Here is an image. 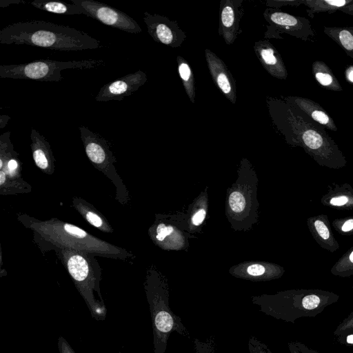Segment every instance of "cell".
Instances as JSON below:
<instances>
[{"label": "cell", "mask_w": 353, "mask_h": 353, "mask_svg": "<svg viewBox=\"0 0 353 353\" xmlns=\"http://www.w3.org/2000/svg\"><path fill=\"white\" fill-rule=\"evenodd\" d=\"M268 113L275 128L294 145H301L315 158L339 159L342 154L322 125L282 98L266 99Z\"/></svg>", "instance_id": "6da1fadb"}, {"label": "cell", "mask_w": 353, "mask_h": 353, "mask_svg": "<svg viewBox=\"0 0 353 353\" xmlns=\"http://www.w3.org/2000/svg\"><path fill=\"white\" fill-rule=\"evenodd\" d=\"M0 43L25 44L61 51L101 47L99 41L84 32L41 20L16 22L3 28L0 30Z\"/></svg>", "instance_id": "7a4b0ae2"}, {"label": "cell", "mask_w": 353, "mask_h": 353, "mask_svg": "<svg viewBox=\"0 0 353 353\" xmlns=\"http://www.w3.org/2000/svg\"><path fill=\"white\" fill-rule=\"evenodd\" d=\"M17 219L41 239L55 248H68L92 256L128 261L132 254L127 250L92 235L83 229L57 218L41 221L26 214Z\"/></svg>", "instance_id": "3957f363"}, {"label": "cell", "mask_w": 353, "mask_h": 353, "mask_svg": "<svg viewBox=\"0 0 353 353\" xmlns=\"http://www.w3.org/2000/svg\"><path fill=\"white\" fill-rule=\"evenodd\" d=\"M55 251L92 317L97 321L105 320L107 309L100 290L101 270L93 256L68 248H55Z\"/></svg>", "instance_id": "277c9868"}, {"label": "cell", "mask_w": 353, "mask_h": 353, "mask_svg": "<svg viewBox=\"0 0 353 353\" xmlns=\"http://www.w3.org/2000/svg\"><path fill=\"white\" fill-rule=\"evenodd\" d=\"M146 296L152 319L154 353H165L168 339L173 332L189 337L181 319L171 310L168 294L163 288L152 283L145 287Z\"/></svg>", "instance_id": "5b68a950"}, {"label": "cell", "mask_w": 353, "mask_h": 353, "mask_svg": "<svg viewBox=\"0 0 353 353\" xmlns=\"http://www.w3.org/2000/svg\"><path fill=\"white\" fill-rule=\"evenodd\" d=\"M105 65L102 59L61 61L50 59L0 65V77L29 79L39 81H60L61 72L65 69H90Z\"/></svg>", "instance_id": "8992f818"}, {"label": "cell", "mask_w": 353, "mask_h": 353, "mask_svg": "<svg viewBox=\"0 0 353 353\" xmlns=\"http://www.w3.org/2000/svg\"><path fill=\"white\" fill-rule=\"evenodd\" d=\"M79 130L87 157L95 168L113 183L116 188V199L122 204L127 203L128 192L117 172L114 166L117 160L109 142L85 126H79Z\"/></svg>", "instance_id": "52a82bcc"}, {"label": "cell", "mask_w": 353, "mask_h": 353, "mask_svg": "<svg viewBox=\"0 0 353 353\" xmlns=\"http://www.w3.org/2000/svg\"><path fill=\"white\" fill-rule=\"evenodd\" d=\"M263 17L268 23L263 37L265 39H283L281 34L285 33L306 41L315 35L310 21L305 17L271 8L265 10Z\"/></svg>", "instance_id": "ba28073f"}, {"label": "cell", "mask_w": 353, "mask_h": 353, "mask_svg": "<svg viewBox=\"0 0 353 353\" xmlns=\"http://www.w3.org/2000/svg\"><path fill=\"white\" fill-rule=\"evenodd\" d=\"M72 3L81 8L85 15L101 23L122 31L137 34L141 32L138 23L125 12L107 4L93 0H71Z\"/></svg>", "instance_id": "9c48e42d"}, {"label": "cell", "mask_w": 353, "mask_h": 353, "mask_svg": "<svg viewBox=\"0 0 353 353\" xmlns=\"http://www.w3.org/2000/svg\"><path fill=\"white\" fill-rule=\"evenodd\" d=\"M143 21L148 34L156 42L172 48L180 47L187 38L176 21L158 14L144 12Z\"/></svg>", "instance_id": "30bf717a"}, {"label": "cell", "mask_w": 353, "mask_h": 353, "mask_svg": "<svg viewBox=\"0 0 353 353\" xmlns=\"http://www.w3.org/2000/svg\"><path fill=\"white\" fill-rule=\"evenodd\" d=\"M243 3V0L220 1L218 33L227 45H232L242 32L241 21L244 14Z\"/></svg>", "instance_id": "8fae6325"}, {"label": "cell", "mask_w": 353, "mask_h": 353, "mask_svg": "<svg viewBox=\"0 0 353 353\" xmlns=\"http://www.w3.org/2000/svg\"><path fill=\"white\" fill-rule=\"evenodd\" d=\"M146 74L142 70L130 73L105 84L95 97L97 101H121L130 96L147 81Z\"/></svg>", "instance_id": "7c38bea8"}, {"label": "cell", "mask_w": 353, "mask_h": 353, "mask_svg": "<svg viewBox=\"0 0 353 353\" xmlns=\"http://www.w3.org/2000/svg\"><path fill=\"white\" fill-rule=\"evenodd\" d=\"M205 57L211 77L217 87L232 104L236 101V80L225 62L214 52L206 48Z\"/></svg>", "instance_id": "4fadbf2b"}, {"label": "cell", "mask_w": 353, "mask_h": 353, "mask_svg": "<svg viewBox=\"0 0 353 353\" xmlns=\"http://www.w3.org/2000/svg\"><path fill=\"white\" fill-rule=\"evenodd\" d=\"M254 51L268 73L276 79H287L288 72L283 59L276 48L268 39L256 41Z\"/></svg>", "instance_id": "5bb4252c"}, {"label": "cell", "mask_w": 353, "mask_h": 353, "mask_svg": "<svg viewBox=\"0 0 353 353\" xmlns=\"http://www.w3.org/2000/svg\"><path fill=\"white\" fill-rule=\"evenodd\" d=\"M281 98L300 109L309 118L324 128L334 132L337 131L338 128L333 119L316 102L310 99L297 96H286Z\"/></svg>", "instance_id": "9a60e30c"}, {"label": "cell", "mask_w": 353, "mask_h": 353, "mask_svg": "<svg viewBox=\"0 0 353 353\" xmlns=\"http://www.w3.org/2000/svg\"><path fill=\"white\" fill-rule=\"evenodd\" d=\"M30 139V148L35 165L43 172L52 174L55 170V159L50 143L34 128L31 130Z\"/></svg>", "instance_id": "2e32d148"}, {"label": "cell", "mask_w": 353, "mask_h": 353, "mask_svg": "<svg viewBox=\"0 0 353 353\" xmlns=\"http://www.w3.org/2000/svg\"><path fill=\"white\" fill-rule=\"evenodd\" d=\"M0 170L10 177L21 178V163L10 141V132L0 136Z\"/></svg>", "instance_id": "e0dca14e"}, {"label": "cell", "mask_w": 353, "mask_h": 353, "mask_svg": "<svg viewBox=\"0 0 353 353\" xmlns=\"http://www.w3.org/2000/svg\"><path fill=\"white\" fill-rule=\"evenodd\" d=\"M73 208L90 225L105 233H112L114 230L106 218L92 205L79 197H73Z\"/></svg>", "instance_id": "ac0fdd59"}, {"label": "cell", "mask_w": 353, "mask_h": 353, "mask_svg": "<svg viewBox=\"0 0 353 353\" xmlns=\"http://www.w3.org/2000/svg\"><path fill=\"white\" fill-rule=\"evenodd\" d=\"M312 72L318 83L326 90L336 92L343 90L337 78L329 66L323 61H314L312 65Z\"/></svg>", "instance_id": "d6986e66"}, {"label": "cell", "mask_w": 353, "mask_h": 353, "mask_svg": "<svg viewBox=\"0 0 353 353\" xmlns=\"http://www.w3.org/2000/svg\"><path fill=\"white\" fill-rule=\"evenodd\" d=\"M323 32L353 59V27L325 26Z\"/></svg>", "instance_id": "ffe728a7"}, {"label": "cell", "mask_w": 353, "mask_h": 353, "mask_svg": "<svg viewBox=\"0 0 353 353\" xmlns=\"http://www.w3.org/2000/svg\"><path fill=\"white\" fill-rule=\"evenodd\" d=\"M43 11L59 14H85L84 10L73 4L57 1L34 0L29 3Z\"/></svg>", "instance_id": "44dd1931"}, {"label": "cell", "mask_w": 353, "mask_h": 353, "mask_svg": "<svg viewBox=\"0 0 353 353\" xmlns=\"http://www.w3.org/2000/svg\"><path fill=\"white\" fill-rule=\"evenodd\" d=\"M177 71L185 93L192 103L196 101V84L193 71L188 61L181 56L176 57Z\"/></svg>", "instance_id": "7402d4cb"}, {"label": "cell", "mask_w": 353, "mask_h": 353, "mask_svg": "<svg viewBox=\"0 0 353 353\" xmlns=\"http://www.w3.org/2000/svg\"><path fill=\"white\" fill-rule=\"evenodd\" d=\"M353 0H303V3L307 7V14L311 18L316 13L326 12L329 14L339 11L341 8L350 4Z\"/></svg>", "instance_id": "603a6c76"}, {"label": "cell", "mask_w": 353, "mask_h": 353, "mask_svg": "<svg viewBox=\"0 0 353 353\" xmlns=\"http://www.w3.org/2000/svg\"><path fill=\"white\" fill-rule=\"evenodd\" d=\"M31 191V185L22 178L10 177L4 171L0 170L1 195L28 193Z\"/></svg>", "instance_id": "cb8c5ba5"}, {"label": "cell", "mask_w": 353, "mask_h": 353, "mask_svg": "<svg viewBox=\"0 0 353 353\" xmlns=\"http://www.w3.org/2000/svg\"><path fill=\"white\" fill-rule=\"evenodd\" d=\"M229 205L234 212H242L245 207V200L243 195L237 191L232 192L229 196Z\"/></svg>", "instance_id": "d4e9b609"}, {"label": "cell", "mask_w": 353, "mask_h": 353, "mask_svg": "<svg viewBox=\"0 0 353 353\" xmlns=\"http://www.w3.org/2000/svg\"><path fill=\"white\" fill-rule=\"evenodd\" d=\"M248 349L250 353H272L265 343L253 336L249 339Z\"/></svg>", "instance_id": "484cf974"}, {"label": "cell", "mask_w": 353, "mask_h": 353, "mask_svg": "<svg viewBox=\"0 0 353 353\" xmlns=\"http://www.w3.org/2000/svg\"><path fill=\"white\" fill-rule=\"evenodd\" d=\"M265 3L268 8L279 9L282 6L298 7L303 3V0H268Z\"/></svg>", "instance_id": "4316f807"}, {"label": "cell", "mask_w": 353, "mask_h": 353, "mask_svg": "<svg viewBox=\"0 0 353 353\" xmlns=\"http://www.w3.org/2000/svg\"><path fill=\"white\" fill-rule=\"evenodd\" d=\"M321 299L316 294H310L304 296L301 301V305L305 310L316 309L320 304Z\"/></svg>", "instance_id": "83f0119b"}, {"label": "cell", "mask_w": 353, "mask_h": 353, "mask_svg": "<svg viewBox=\"0 0 353 353\" xmlns=\"http://www.w3.org/2000/svg\"><path fill=\"white\" fill-rule=\"evenodd\" d=\"M173 230L174 229L172 226H165L164 223H160L157 228L156 239L159 241H162L167 236L170 235Z\"/></svg>", "instance_id": "f1b7e54d"}, {"label": "cell", "mask_w": 353, "mask_h": 353, "mask_svg": "<svg viewBox=\"0 0 353 353\" xmlns=\"http://www.w3.org/2000/svg\"><path fill=\"white\" fill-rule=\"evenodd\" d=\"M314 227L318 234L324 240L330 237V231L326 225L321 220H316L314 223Z\"/></svg>", "instance_id": "f546056e"}, {"label": "cell", "mask_w": 353, "mask_h": 353, "mask_svg": "<svg viewBox=\"0 0 353 353\" xmlns=\"http://www.w3.org/2000/svg\"><path fill=\"white\" fill-rule=\"evenodd\" d=\"M59 353H75L68 342L60 336L58 339Z\"/></svg>", "instance_id": "4dcf8cb0"}, {"label": "cell", "mask_w": 353, "mask_h": 353, "mask_svg": "<svg viewBox=\"0 0 353 353\" xmlns=\"http://www.w3.org/2000/svg\"><path fill=\"white\" fill-rule=\"evenodd\" d=\"M265 272V268L259 264H253L247 268V273L252 276H259Z\"/></svg>", "instance_id": "1f68e13d"}, {"label": "cell", "mask_w": 353, "mask_h": 353, "mask_svg": "<svg viewBox=\"0 0 353 353\" xmlns=\"http://www.w3.org/2000/svg\"><path fill=\"white\" fill-rule=\"evenodd\" d=\"M342 262L343 263L338 266V268L343 269V272L345 269H348V270L353 269V250L349 254L348 257L346 259H343Z\"/></svg>", "instance_id": "d6a6232c"}, {"label": "cell", "mask_w": 353, "mask_h": 353, "mask_svg": "<svg viewBox=\"0 0 353 353\" xmlns=\"http://www.w3.org/2000/svg\"><path fill=\"white\" fill-rule=\"evenodd\" d=\"M205 211L203 209H201L197 211L192 217V223L195 225L201 224L205 217Z\"/></svg>", "instance_id": "836d02e7"}, {"label": "cell", "mask_w": 353, "mask_h": 353, "mask_svg": "<svg viewBox=\"0 0 353 353\" xmlns=\"http://www.w3.org/2000/svg\"><path fill=\"white\" fill-rule=\"evenodd\" d=\"M348 202V198L345 196L333 197L330 199V203L334 206H343Z\"/></svg>", "instance_id": "e575fe53"}, {"label": "cell", "mask_w": 353, "mask_h": 353, "mask_svg": "<svg viewBox=\"0 0 353 353\" xmlns=\"http://www.w3.org/2000/svg\"><path fill=\"white\" fill-rule=\"evenodd\" d=\"M345 77L346 81L353 85V65H349L345 70Z\"/></svg>", "instance_id": "d590c367"}, {"label": "cell", "mask_w": 353, "mask_h": 353, "mask_svg": "<svg viewBox=\"0 0 353 353\" xmlns=\"http://www.w3.org/2000/svg\"><path fill=\"white\" fill-rule=\"evenodd\" d=\"M26 2L22 0H1L0 1V7L4 8L10 6V4H19V3H25Z\"/></svg>", "instance_id": "8d00e7d4"}, {"label": "cell", "mask_w": 353, "mask_h": 353, "mask_svg": "<svg viewBox=\"0 0 353 353\" xmlns=\"http://www.w3.org/2000/svg\"><path fill=\"white\" fill-rule=\"evenodd\" d=\"M341 230L344 232H349L353 229V219H348L341 226Z\"/></svg>", "instance_id": "74e56055"}, {"label": "cell", "mask_w": 353, "mask_h": 353, "mask_svg": "<svg viewBox=\"0 0 353 353\" xmlns=\"http://www.w3.org/2000/svg\"><path fill=\"white\" fill-rule=\"evenodd\" d=\"M339 11H341L345 14L353 16V2L351 3L350 4L345 6L344 8H341L339 10Z\"/></svg>", "instance_id": "f35d334b"}, {"label": "cell", "mask_w": 353, "mask_h": 353, "mask_svg": "<svg viewBox=\"0 0 353 353\" xmlns=\"http://www.w3.org/2000/svg\"><path fill=\"white\" fill-rule=\"evenodd\" d=\"M10 119V117L8 115L0 116V128L3 129L7 125L8 121Z\"/></svg>", "instance_id": "ab89813d"}, {"label": "cell", "mask_w": 353, "mask_h": 353, "mask_svg": "<svg viewBox=\"0 0 353 353\" xmlns=\"http://www.w3.org/2000/svg\"><path fill=\"white\" fill-rule=\"evenodd\" d=\"M347 341L349 343H353V336L350 335V336H347Z\"/></svg>", "instance_id": "60d3db41"}]
</instances>
